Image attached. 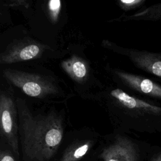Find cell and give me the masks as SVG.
<instances>
[{
  "label": "cell",
  "mask_w": 161,
  "mask_h": 161,
  "mask_svg": "<svg viewBox=\"0 0 161 161\" xmlns=\"http://www.w3.org/2000/svg\"><path fill=\"white\" fill-rule=\"evenodd\" d=\"M117 3L123 11H129L143 6L145 0H119Z\"/></svg>",
  "instance_id": "cell-13"
},
{
  "label": "cell",
  "mask_w": 161,
  "mask_h": 161,
  "mask_svg": "<svg viewBox=\"0 0 161 161\" xmlns=\"http://www.w3.org/2000/svg\"><path fill=\"white\" fill-rule=\"evenodd\" d=\"M100 157L103 161H138L139 151L136 143L130 138L118 135L103 149Z\"/></svg>",
  "instance_id": "cell-8"
},
{
  "label": "cell",
  "mask_w": 161,
  "mask_h": 161,
  "mask_svg": "<svg viewBox=\"0 0 161 161\" xmlns=\"http://www.w3.org/2000/svg\"><path fill=\"white\" fill-rule=\"evenodd\" d=\"M60 67L69 77L77 85L84 86L91 79V67L81 57L73 55L62 60Z\"/></svg>",
  "instance_id": "cell-9"
},
{
  "label": "cell",
  "mask_w": 161,
  "mask_h": 161,
  "mask_svg": "<svg viewBox=\"0 0 161 161\" xmlns=\"http://www.w3.org/2000/svg\"><path fill=\"white\" fill-rule=\"evenodd\" d=\"M20 140L24 161H47L62 142L65 111L55 103L34 106L16 97Z\"/></svg>",
  "instance_id": "cell-1"
},
{
  "label": "cell",
  "mask_w": 161,
  "mask_h": 161,
  "mask_svg": "<svg viewBox=\"0 0 161 161\" xmlns=\"http://www.w3.org/2000/svg\"><path fill=\"white\" fill-rule=\"evenodd\" d=\"M47 14L51 21L57 22L60 14L62 9V2L60 0H50L48 2Z\"/></svg>",
  "instance_id": "cell-12"
},
{
  "label": "cell",
  "mask_w": 161,
  "mask_h": 161,
  "mask_svg": "<svg viewBox=\"0 0 161 161\" xmlns=\"http://www.w3.org/2000/svg\"><path fill=\"white\" fill-rule=\"evenodd\" d=\"M109 71L117 83L143 96L161 100V86L153 80L118 69L109 68Z\"/></svg>",
  "instance_id": "cell-7"
},
{
  "label": "cell",
  "mask_w": 161,
  "mask_h": 161,
  "mask_svg": "<svg viewBox=\"0 0 161 161\" xmlns=\"http://www.w3.org/2000/svg\"><path fill=\"white\" fill-rule=\"evenodd\" d=\"M3 77L10 84L28 96L53 101L64 94L56 80L50 76L13 69H5Z\"/></svg>",
  "instance_id": "cell-3"
},
{
  "label": "cell",
  "mask_w": 161,
  "mask_h": 161,
  "mask_svg": "<svg viewBox=\"0 0 161 161\" xmlns=\"http://www.w3.org/2000/svg\"><path fill=\"white\" fill-rule=\"evenodd\" d=\"M29 4H27V1L21 0V1H13L11 2H9L8 4H7L6 6H9V7H19V6H24L27 7Z\"/></svg>",
  "instance_id": "cell-15"
},
{
  "label": "cell",
  "mask_w": 161,
  "mask_h": 161,
  "mask_svg": "<svg viewBox=\"0 0 161 161\" xmlns=\"http://www.w3.org/2000/svg\"><path fill=\"white\" fill-rule=\"evenodd\" d=\"M93 145L94 140L92 139L75 141L65 150L60 161H78L87 153Z\"/></svg>",
  "instance_id": "cell-10"
},
{
  "label": "cell",
  "mask_w": 161,
  "mask_h": 161,
  "mask_svg": "<svg viewBox=\"0 0 161 161\" xmlns=\"http://www.w3.org/2000/svg\"><path fill=\"white\" fill-rule=\"evenodd\" d=\"M152 161H161V153L157 155Z\"/></svg>",
  "instance_id": "cell-16"
},
{
  "label": "cell",
  "mask_w": 161,
  "mask_h": 161,
  "mask_svg": "<svg viewBox=\"0 0 161 161\" xmlns=\"http://www.w3.org/2000/svg\"><path fill=\"white\" fill-rule=\"evenodd\" d=\"M123 21L145 20L157 21H161V3L153 4L132 15L125 16Z\"/></svg>",
  "instance_id": "cell-11"
},
{
  "label": "cell",
  "mask_w": 161,
  "mask_h": 161,
  "mask_svg": "<svg viewBox=\"0 0 161 161\" xmlns=\"http://www.w3.org/2000/svg\"><path fill=\"white\" fill-rule=\"evenodd\" d=\"M48 48L31 38L16 40L9 44L0 54L1 64H10L35 60L41 57Z\"/></svg>",
  "instance_id": "cell-5"
},
{
  "label": "cell",
  "mask_w": 161,
  "mask_h": 161,
  "mask_svg": "<svg viewBox=\"0 0 161 161\" xmlns=\"http://www.w3.org/2000/svg\"><path fill=\"white\" fill-rule=\"evenodd\" d=\"M0 121L1 136L18 158L19 126L16 97L11 88H4L0 93Z\"/></svg>",
  "instance_id": "cell-4"
},
{
  "label": "cell",
  "mask_w": 161,
  "mask_h": 161,
  "mask_svg": "<svg viewBox=\"0 0 161 161\" xmlns=\"http://www.w3.org/2000/svg\"><path fill=\"white\" fill-rule=\"evenodd\" d=\"M101 106L116 124L132 128L161 126V106L132 96L113 84L82 94Z\"/></svg>",
  "instance_id": "cell-2"
},
{
  "label": "cell",
  "mask_w": 161,
  "mask_h": 161,
  "mask_svg": "<svg viewBox=\"0 0 161 161\" xmlns=\"http://www.w3.org/2000/svg\"><path fill=\"white\" fill-rule=\"evenodd\" d=\"M106 47L124 55L138 69L161 79V52L119 47L108 41L103 42Z\"/></svg>",
  "instance_id": "cell-6"
},
{
  "label": "cell",
  "mask_w": 161,
  "mask_h": 161,
  "mask_svg": "<svg viewBox=\"0 0 161 161\" xmlns=\"http://www.w3.org/2000/svg\"><path fill=\"white\" fill-rule=\"evenodd\" d=\"M1 161H16L13 154L7 150H1L0 152Z\"/></svg>",
  "instance_id": "cell-14"
}]
</instances>
